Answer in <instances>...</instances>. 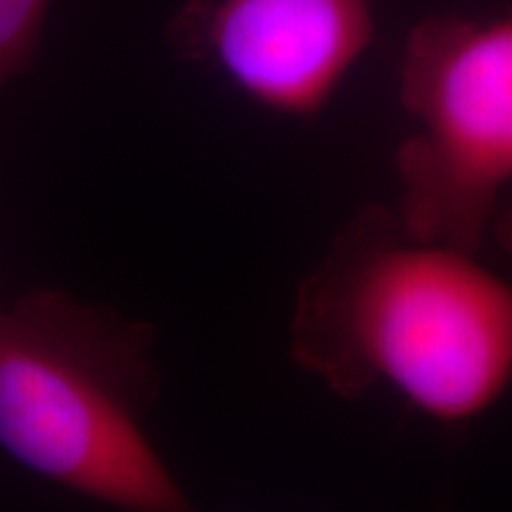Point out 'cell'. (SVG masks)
I'll use <instances>...</instances> for the list:
<instances>
[{"label":"cell","instance_id":"5","mask_svg":"<svg viewBox=\"0 0 512 512\" xmlns=\"http://www.w3.org/2000/svg\"><path fill=\"white\" fill-rule=\"evenodd\" d=\"M53 0H0V95L27 72Z\"/></svg>","mask_w":512,"mask_h":512},{"label":"cell","instance_id":"3","mask_svg":"<svg viewBox=\"0 0 512 512\" xmlns=\"http://www.w3.org/2000/svg\"><path fill=\"white\" fill-rule=\"evenodd\" d=\"M394 211L420 238L482 252L512 183V5L496 15H432L406 38Z\"/></svg>","mask_w":512,"mask_h":512},{"label":"cell","instance_id":"6","mask_svg":"<svg viewBox=\"0 0 512 512\" xmlns=\"http://www.w3.org/2000/svg\"><path fill=\"white\" fill-rule=\"evenodd\" d=\"M491 238L498 242V247H501L503 252L508 254V259L512 261V204L496 216L494 230H491Z\"/></svg>","mask_w":512,"mask_h":512},{"label":"cell","instance_id":"1","mask_svg":"<svg viewBox=\"0 0 512 512\" xmlns=\"http://www.w3.org/2000/svg\"><path fill=\"white\" fill-rule=\"evenodd\" d=\"M287 351L339 399L375 389L458 425L512 387V285L479 252L366 204L294 294Z\"/></svg>","mask_w":512,"mask_h":512},{"label":"cell","instance_id":"4","mask_svg":"<svg viewBox=\"0 0 512 512\" xmlns=\"http://www.w3.org/2000/svg\"><path fill=\"white\" fill-rule=\"evenodd\" d=\"M377 8L380 0H192L169 38L264 110L309 119L366 55Z\"/></svg>","mask_w":512,"mask_h":512},{"label":"cell","instance_id":"2","mask_svg":"<svg viewBox=\"0 0 512 512\" xmlns=\"http://www.w3.org/2000/svg\"><path fill=\"white\" fill-rule=\"evenodd\" d=\"M155 330L60 290L0 302V451L46 482L128 512L190 498L147 432Z\"/></svg>","mask_w":512,"mask_h":512}]
</instances>
